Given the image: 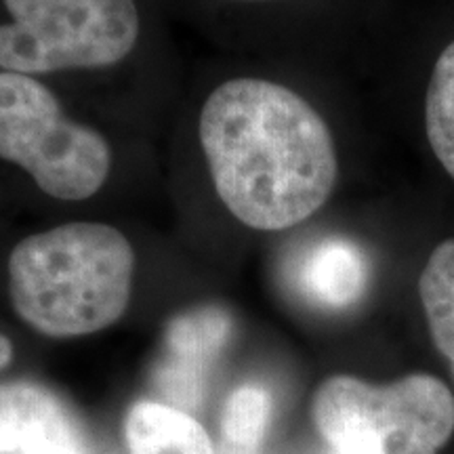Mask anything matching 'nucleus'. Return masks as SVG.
I'll return each instance as SVG.
<instances>
[{
    "instance_id": "1",
    "label": "nucleus",
    "mask_w": 454,
    "mask_h": 454,
    "mask_svg": "<svg viewBox=\"0 0 454 454\" xmlns=\"http://www.w3.org/2000/svg\"><path fill=\"white\" fill-rule=\"evenodd\" d=\"M198 135L219 200L253 230L303 223L337 184V152L325 118L278 82L219 84L204 101Z\"/></svg>"
},
{
    "instance_id": "8",
    "label": "nucleus",
    "mask_w": 454,
    "mask_h": 454,
    "mask_svg": "<svg viewBox=\"0 0 454 454\" xmlns=\"http://www.w3.org/2000/svg\"><path fill=\"white\" fill-rule=\"evenodd\" d=\"M130 454H215L207 429L179 408L137 402L124 419Z\"/></svg>"
},
{
    "instance_id": "12",
    "label": "nucleus",
    "mask_w": 454,
    "mask_h": 454,
    "mask_svg": "<svg viewBox=\"0 0 454 454\" xmlns=\"http://www.w3.org/2000/svg\"><path fill=\"white\" fill-rule=\"evenodd\" d=\"M425 127L431 150L454 179V43L442 51L425 101Z\"/></svg>"
},
{
    "instance_id": "2",
    "label": "nucleus",
    "mask_w": 454,
    "mask_h": 454,
    "mask_svg": "<svg viewBox=\"0 0 454 454\" xmlns=\"http://www.w3.org/2000/svg\"><path fill=\"white\" fill-rule=\"evenodd\" d=\"M133 271V247L118 227L90 221L57 225L27 236L11 253V303L44 337H84L121 320Z\"/></svg>"
},
{
    "instance_id": "3",
    "label": "nucleus",
    "mask_w": 454,
    "mask_h": 454,
    "mask_svg": "<svg viewBox=\"0 0 454 454\" xmlns=\"http://www.w3.org/2000/svg\"><path fill=\"white\" fill-rule=\"evenodd\" d=\"M311 417L337 454H438L454 434V395L425 372L387 385L334 374L316 389Z\"/></svg>"
},
{
    "instance_id": "6",
    "label": "nucleus",
    "mask_w": 454,
    "mask_h": 454,
    "mask_svg": "<svg viewBox=\"0 0 454 454\" xmlns=\"http://www.w3.org/2000/svg\"><path fill=\"white\" fill-rule=\"evenodd\" d=\"M78 431L67 406L49 387L32 381L0 383V454H30Z\"/></svg>"
},
{
    "instance_id": "13",
    "label": "nucleus",
    "mask_w": 454,
    "mask_h": 454,
    "mask_svg": "<svg viewBox=\"0 0 454 454\" xmlns=\"http://www.w3.org/2000/svg\"><path fill=\"white\" fill-rule=\"evenodd\" d=\"M156 385L168 400L184 406L200 404L207 389V368L167 357L156 371Z\"/></svg>"
},
{
    "instance_id": "9",
    "label": "nucleus",
    "mask_w": 454,
    "mask_h": 454,
    "mask_svg": "<svg viewBox=\"0 0 454 454\" xmlns=\"http://www.w3.org/2000/svg\"><path fill=\"white\" fill-rule=\"evenodd\" d=\"M419 294L431 340L454 379V240H444L429 254L419 278Z\"/></svg>"
},
{
    "instance_id": "5",
    "label": "nucleus",
    "mask_w": 454,
    "mask_h": 454,
    "mask_svg": "<svg viewBox=\"0 0 454 454\" xmlns=\"http://www.w3.org/2000/svg\"><path fill=\"white\" fill-rule=\"evenodd\" d=\"M0 67L15 74L99 70L121 64L139 38L135 0H4Z\"/></svg>"
},
{
    "instance_id": "4",
    "label": "nucleus",
    "mask_w": 454,
    "mask_h": 454,
    "mask_svg": "<svg viewBox=\"0 0 454 454\" xmlns=\"http://www.w3.org/2000/svg\"><path fill=\"white\" fill-rule=\"evenodd\" d=\"M0 158L67 202L98 194L112 170L104 135L70 121L44 84L15 72H0Z\"/></svg>"
},
{
    "instance_id": "15",
    "label": "nucleus",
    "mask_w": 454,
    "mask_h": 454,
    "mask_svg": "<svg viewBox=\"0 0 454 454\" xmlns=\"http://www.w3.org/2000/svg\"><path fill=\"white\" fill-rule=\"evenodd\" d=\"M11 362H13V345L4 334H0V371H4Z\"/></svg>"
},
{
    "instance_id": "14",
    "label": "nucleus",
    "mask_w": 454,
    "mask_h": 454,
    "mask_svg": "<svg viewBox=\"0 0 454 454\" xmlns=\"http://www.w3.org/2000/svg\"><path fill=\"white\" fill-rule=\"evenodd\" d=\"M30 454H84L81 431H78V434L66 435V438L47 442V444L36 448V450H32Z\"/></svg>"
},
{
    "instance_id": "16",
    "label": "nucleus",
    "mask_w": 454,
    "mask_h": 454,
    "mask_svg": "<svg viewBox=\"0 0 454 454\" xmlns=\"http://www.w3.org/2000/svg\"><path fill=\"white\" fill-rule=\"evenodd\" d=\"M331 454H337V452H334V450H331Z\"/></svg>"
},
{
    "instance_id": "11",
    "label": "nucleus",
    "mask_w": 454,
    "mask_h": 454,
    "mask_svg": "<svg viewBox=\"0 0 454 454\" xmlns=\"http://www.w3.org/2000/svg\"><path fill=\"white\" fill-rule=\"evenodd\" d=\"M271 421V395L259 385H242L221 412V454H259Z\"/></svg>"
},
{
    "instance_id": "10",
    "label": "nucleus",
    "mask_w": 454,
    "mask_h": 454,
    "mask_svg": "<svg viewBox=\"0 0 454 454\" xmlns=\"http://www.w3.org/2000/svg\"><path fill=\"white\" fill-rule=\"evenodd\" d=\"M231 334V317L221 308H198L170 320L167 328L168 357L208 368Z\"/></svg>"
},
{
    "instance_id": "7",
    "label": "nucleus",
    "mask_w": 454,
    "mask_h": 454,
    "mask_svg": "<svg viewBox=\"0 0 454 454\" xmlns=\"http://www.w3.org/2000/svg\"><path fill=\"white\" fill-rule=\"evenodd\" d=\"M297 284L316 305L328 309L351 308L368 288V259L351 240L326 238L311 244L301 257Z\"/></svg>"
}]
</instances>
